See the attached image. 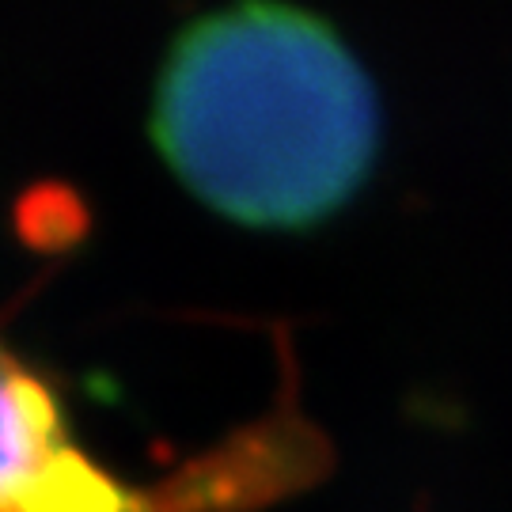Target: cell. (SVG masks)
Segmentation results:
<instances>
[{
  "mask_svg": "<svg viewBox=\"0 0 512 512\" xmlns=\"http://www.w3.org/2000/svg\"><path fill=\"white\" fill-rule=\"evenodd\" d=\"M152 141L213 213L296 232L368 183L380 99L323 16L289 0H236L167 46Z\"/></svg>",
  "mask_w": 512,
  "mask_h": 512,
  "instance_id": "obj_1",
  "label": "cell"
},
{
  "mask_svg": "<svg viewBox=\"0 0 512 512\" xmlns=\"http://www.w3.org/2000/svg\"><path fill=\"white\" fill-rule=\"evenodd\" d=\"M327 459L285 399L164 478L137 482L80 440L54 380L0 338V512H255L311 486Z\"/></svg>",
  "mask_w": 512,
  "mask_h": 512,
  "instance_id": "obj_2",
  "label": "cell"
}]
</instances>
